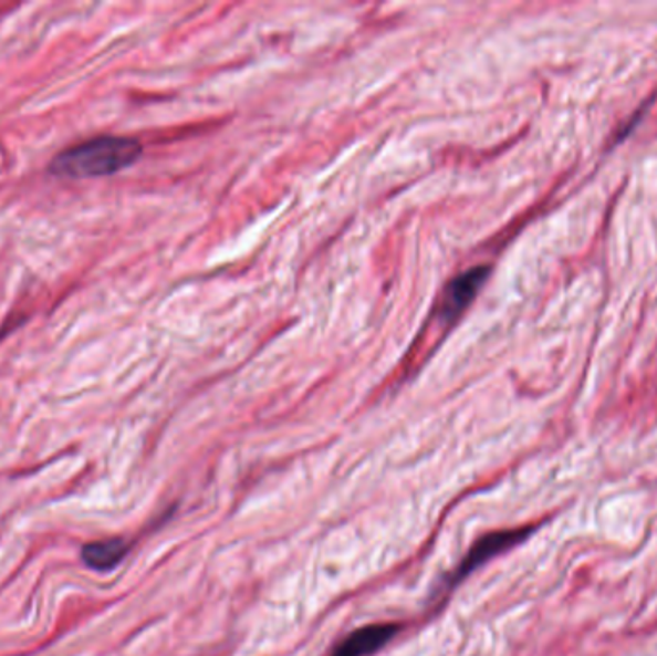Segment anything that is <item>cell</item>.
<instances>
[{
  "mask_svg": "<svg viewBox=\"0 0 657 656\" xmlns=\"http://www.w3.org/2000/svg\"><path fill=\"white\" fill-rule=\"evenodd\" d=\"M139 143L127 137H96L60 153L51 163L52 176L67 179L112 176L139 160Z\"/></svg>",
  "mask_w": 657,
  "mask_h": 656,
  "instance_id": "6da1fadb",
  "label": "cell"
},
{
  "mask_svg": "<svg viewBox=\"0 0 657 656\" xmlns=\"http://www.w3.org/2000/svg\"><path fill=\"white\" fill-rule=\"evenodd\" d=\"M533 533V528H521V530H508V531H492L487 533L484 538L479 539L468 556L461 561L460 566L453 570V574L448 577V585L453 587L456 583L463 582L471 572L482 566L484 562H489L490 559H494L500 553H504L511 546L519 545L521 541H525L529 535Z\"/></svg>",
  "mask_w": 657,
  "mask_h": 656,
  "instance_id": "7a4b0ae2",
  "label": "cell"
},
{
  "mask_svg": "<svg viewBox=\"0 0 657 656\" xmlns=\"http://www.w3.org/2000/svg\"><path fill=\"white\" fill-rule=\"evenodd\" d=\"M487 275H489V268L479 265L469 272L461 273L460 278H456L445 291L442 304H440V316L448 322L460 316L461 312L471 304L474 295L479 293L482 283L487 281Z\"/></svg>",
  "mask_w": 657,
  "mask_h": 656,
  "instance_id": "3957f363",
  "label": "cell"
},
{
  "mask_svg": "<svg viewBox=\"0 0 657 656\" xmlns=\"http://www.w3.org/2000/svg\"><path fill=\"white\" fill-rule=\"evenodd\" d=\"M398 632H400V626H396V624H373V626L362 627L348 635L331 656L373 655V653L383 649Z\"/></svg>",
  "mask_w": 657,
  "mask_h": 656,
  "instance_id": "277c9868",
  "label": "cell"
},
{
  "mask_svg": "<svg viewBox=\"0 0 657 656\" xmlns=\"http://www.w3.org/2000/svg\"><path fill=\"white\" fill-rule=\"evenodd\" d=\"M127 553H129V545L124 539H101V541H93V543L83 546L81 559L88 569L96 570V572H109L122 564Z\"/></svg>",
  "mask_w": 657,
  "mask_h": 656,
  "instance_id": "5b68a950",
  "label": "cell"
}]
</instances>
